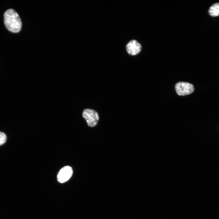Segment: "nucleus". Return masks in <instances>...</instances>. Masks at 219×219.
I'll return each instance as SVG.
<instances>
[{
	"instance_id": "1",
	"label": "nucleus",
	"mask_w": 219,
	"mask_h": 219,
	"mask_svg": "<svg viewBox=\"0 0 219 219\" xmlns=\"http://www.w3.org/2000/svg\"><path fill=\"white\" fill-rule=\"evenodd\" d=\"M3 17L5 25L8 31L14 33L20 31L21 21L18 14L14 9H11L7 10L4 12Z\"/></svg>"
},
{
	"instance_id": "2",
	"label": "nucleus",
	"mask_w": 219,
	"mask_h": 219,
	"mask_svg": "<svg viewBox=\"0 0 219 219\" xmlns=\"http://www.w3.org/2000/svg\"><path fill=\"white\" fill-rule=\"evenodd\" d=\"M82 114L89 126L93 127L97 125L99 120V116L96 111L89 109H86L83 110Z\"/></svg>"
},
{
	"instance_id": "3",
	"label": "nucleus",
	"mask_w": 219,
	"mask_h": 219,
	"mask_svg": "<svg viewBox=\"0 0 219 219\" xmlns=\"http://www.w3.org/2000/svg\"><path fill=\"white\" fill-rule=\"evenodd\" d=\"M175 89L178 95L185 96L193 92L194 90V87L193 85L190 83L179 82L176 84Z\"/></svg>"
},
{
	"instance_id": "4",
	"label": "nucleus",
	"mask_w": 219,
	"mask_h": 219,
	"mask_svg": "<svg viewBox=\"0 0 219 219\" xmlns=\"http://www.w3.org/2000/svg\"><path fill=\"white\" fill-rule=\"evenodd\" d=\"M72 173V169L71 167L64 166L58 172L57 176V180L59 182L64 183L70 179Z\"/></svg>"
},
{
	"instance_id": "5",
	"label": "nucleus",
	"mask_w": 219,
	"mask_h": 219,
	"mask_svg": "<svg viewBox=\"0 0 219 219\" xmlns=\"http://www.w3.org/2000/svg\"><path fill=\"white\" fill-rule=\"evenodd\" d=\"M126 49L127 53L132 56L139 54L141 50V44L137 40H133L130 41L127 44Z\"/></svg>"
},
{
	"instance_id": "6",
	"label": "nucleus",
	"mask_w": 219,
	"mask_h": 219,
	"mask_svg": "<svg viewBox=\"0 0 219 219\" xmlns=\"http://www.w3.org/2000/svg\"><path fill=\"white\" fill-rule=\"evenodd\" d=\"M209 13L213 17L219 16V3H215L211 6L209 9Z\"/></svg>"
},
{
	"instance_id": "7",
	"label": "nucleus",
	"mask_w": 219,
	"mask_h": 219,
	"mask_svg": "<svg viewBox=\"0 0 219 219\" xmlns=\"http://www.w3.org/2000/svg\"><path fill=\"white\" fill-rule=\"evenodd\" d=\"M7 136L3 132L0 131V146L3 144L6 141Z\"/></svg>"
}]
</instances>
